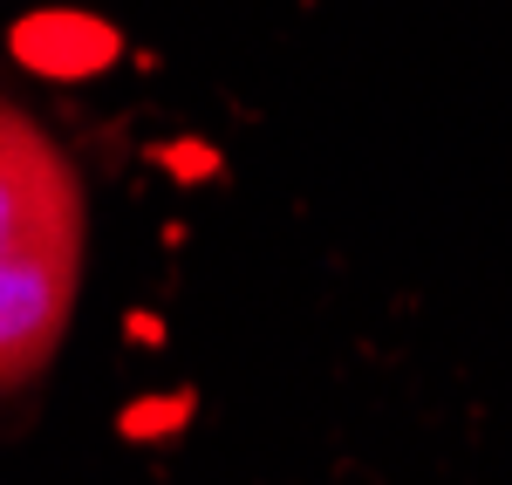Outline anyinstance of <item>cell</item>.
Returning a JSON list of instances; mask_svg holds the SVG:
<instances>
[{
  "label": "cell",
  "mask_w": 512,
  "mask_h": 485,
  "mask_svg": "<svg viewBox=\"0 0 512 485\" xmlns=\"http://www.w3.org/2000/svg\"><path fill=\"white\" fill-rule=\"evenodd\" d=\"M82 240L89 205L69 151L28 103L0 96V397H28L55 363L76 322Z\"/></svg>",
  "instance_id": "obj_1"
}]
</instances>
